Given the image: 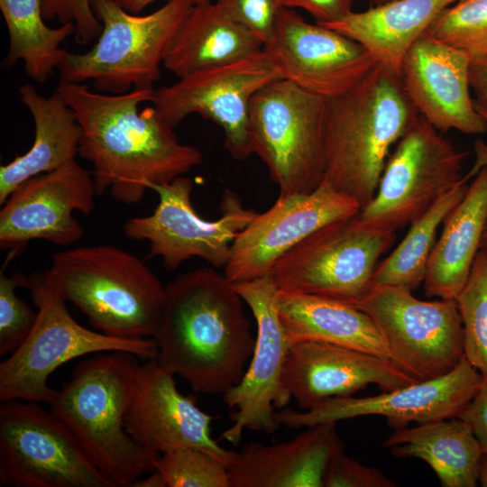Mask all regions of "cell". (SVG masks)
<instances>
[{
	"label": "cell",
	"mask_w": 487,
	"mask_h": 487,
	"mask_svg": "<svg viewBox=\"0 0 487 487\" xmlns=\"http://www.w3.org/2000/svg\"><path fill=\"white\" fill-rule=\"evenodd\" d=\"M154 90L107 94L60 81L55 92L80 125L78 154L93 166L96 194L108 191L117 202L135 204L153 185L169 183L201 163V152L179 142L153 106L139 111Z\"/></svg>",
	"instance_id": "obj_1"
},
{
	"label": "cell",
	"mask_w": 487,
	"mask_h": 487,
	"mask_svg": "<svg viewBox=\"0 0 487 487\" xmlns=\"http://www.w3.org/2000/svg\"><path fill=\"white\" fill-rule=\"evenodd\" d=\"M243 303L234 283L212 267L176 276L164 286L152 337L158 363L197 392L224 394L239 383L255 344Z\"/></svg>",
	"instance_id": "obj_2"
},
{
	"label": "cell",
	"mask_w": 487,
	"mask_h": 487,
	"mask_svg": "<svg viewBox=\"0 0 487 487\" xmlns=\"http://www.w3.org/2000/svg\"><path fill=\"white\" fill-rule=\"evenodd\" d=\"M418 115L400 75L376 64L351 89L326 99L322 181L363 209L376 194L391 148Z\"/></svg>",
	"instance_id": "obj_3"
},
{
	"label": "cell",
	"mask_w": 487,
	"mask_h": 487,
	"mask_svg": "<svg viewBox=\"0 0 487 487\" xmlns=\"http://www.w3.org/2000/svg\"><path fill=\"white\" fill-rule=\"evenodd\" d=\"M138 359L124 351L94 354L75 365L48 404L113 487H132L161 456L137 445L124 426Z\"/></svg>",
	"instance_id": "obj_4"
},
{
	"label": "cell",
	"mask_w": 487,
	"mask_h": 487,
	"mask_svg": "<svg viewBox=\"0 0 487 487\" xmlns=\"http://www.w3.org/2000/svg\"><path fill=\"white\" fill-rule=\"evenodd\" d=\"M44 272L97 331L125 339L156 334L164 286L135 255L110 244L77 247L55 253Z\"/></svg>",
	"instance_id": "obj_5"
},
{
	"label": "cell",
	"mask_w": 487,
	"mask_h": 487,
	"mask_svg": "<svg viewBox=\"0 0 487 487\" xmlns=\"http://www.w3.org/2000/svg\"><path fill=\"white\" fill-rule=\"evenodd\" d=\"M91 6L103 24L102 32L88 51L66 52L58 68L60 81L92 80L95 90L110 94L153 88L168 49L194 6L192 1L168 0L142 16L115 0H91Z\"/></svg>",
	"instance_id": "obj_6"
},
{
	"label": "cell",
	"mask_w": 487,
	"mask_h": 487,
	"mask_svg": "<svg viewBox=\"0 0 487 487\" xmlns=\"http://www.w3.org/2000/svg\"><path fill=\"white\" fill-rule=\"evenodd\" d=\"M37 308L35 324L20 346L0 363V401L49 404L56 390L49 377L63 363L100 352L124 351L146 361L157 359L152 337L125 339L90 330L78 323L45 272H32L25 287Z\"/></svg>",
	"instance_id": "obj_7"
},
{
	"label": "cell",
	"mask_w": 487,
	"mask_h": 487,
	"mask_svg": "<svg viewBox=\"0 0 487 487\" xmlns=\"http://www.w3.org/2000/svg\"><path fill=\"white\" fill-rule=\"evenodd\" d=\"M326 99L280 78L250 103L253 154L265 163L280 194L310 193L324 178Z\"/></svg>",
	"instance_id": "obj_8"
},
{
	"label": "cell",
	"mask_w": 487,
	"mask_h": 487,
	"mask_svg": "<svg viewBox=\"0 0 487 487\" xmlns=\"http://www.w3.org/2000/svg\"><path fill=\"white\" fill-rule=\"evenodd\" d=\"M353 306L371 317L391 360L418 381L448 373L464 357L455 299L425 301L406 288L372 281Z\"/></svg>",
	"instance_id": "obj_9"
},
{
	"label": "cell",
	"mask_w": 487,
	"mask_h": 487,
	"mask_svg": "<svg viewBox=\"0 0 487 487\" xmlns=\"http://www.w3.org/2000/svg\"><path fill=\"white\" fill-rule=\"evenodd\" d=\"M466 156L419 115L390 153L374 198L355 217L391 232L411 225L463 179Z\"/></svg>",
	"instance_id": "obj_10"
},
{
	"label": "cell",
	"mask_w": 487,
	"mask_h": 487,
	"mask_svg": "<svg viewBox=\"0 0 487 487\" xmlns=\"http://www.w3.org/2000/svg\"><path fill=\"white\" fill-rule=\"evenodd\" d=\"M395 232L362 225L355 215L313 232L285 253L271 275L280 290L338 299L354 305L368 290L379 258Z\"/></svg>",
	"instance_id": "obj_11"
},
{
	"label": "cell",
	"mask_w": 487,
	"mask_h": 487,
	"mask_svg": "<svg viewBox=\"0 0 487 487\" xmlns=\"http://www.w3.org/2000/svg\"><path fill=\"white\" fill-rule=\"evenodd\" d=\"M1 487H113L70 430L39 402L0 405Z\"/></svg>",
	"instance_id": "obj_12"
},
{
	"label": "cell",
	"mask_w": 487,
	"mask_h": 487,
	"mask_svg": "<svg viewBox=\"0 0 487 487\" xmlns=\"http://www.w3.org/2000/svg\"><path fill=\"white\" fill-rule=\"evenodd\" d=\"M159 196L154 211L128 219L124 233L133 240L150 244V256H158L168 270L198 257L214 267H225L231 245L237 234L256 216L244 207L238 196L226 190L221 202V216L206 220L191 202L193 182L180 176L172 181L151 188Z\"/></svg>",
	"instance_id": "obj_13"
},
{
	"label": "cell",
	"mask_w": 487,
	"mask_h": 487,
	"mask_svg": "<svg viewBox=\"0 0 487 487\" xmlns=\"http://www.w3.org/2000/svg\"><path fill=\"white\" fill-rule=\"evenodd\" d=\"M154 90L151 103L159 116L174 127L191 114L218 124L233 159L246 160L252 152L249 109L253 95L282 78L268 55L259 54L221 66L197 70Z\"/></svg>",
	"instance_id": "obj_14"
},
{
	"label": "cell",
	"mask_w": 487,
	"mask_h": 487,
	"mask_svg": "<svg viewBox=\"0 0 487 487\" xmlns=\"http://www.w3.org/2000/svg\"><path fill=\"white\" fill-rule=\"evenodd\" d=\"M234 285L257 325L250 363L239 383L223 394L227 408L235 412L231 417L233 425L220 439L237 445L245 429L272 434L280 427L275 409L286 406L291 399L282 383L291 344L279 316L280 289L271 273Z\"/></svg>",
	"instance_id": "obj_15"
},
{
	"label": "cell",
	"mask_w": 487,
	"mask_h": 487,
	"mask_svg": "<svg viewBox=\"0 0 487 487\" xmlns=\"http://www.w3.org/2000/svg\"><path fill=\"white\" fill-rule=\"evenodd\" d=\"M483 375L465 358L448 373L362 398L334 397L317 406L297 411L275 413L280 426L289 428L312 427L363 416H381L393 427L423 424L459 417L480 389Z\"/></svg>",
	"instance_id": "obj_16"
},
{
	"label": "cell",
	"mask_w": 487,
	"mask_h": 487,
	"mask_svg": "<svg viewBox=\"0 0 487 487\" xmlns=\"http://www.w3.org/2000/svg\"><path fill=\"white\" fill-rule=\"evenodd\" d=\"M263 51L282 78L324 99L345 93L377 64L361 43L309 23L287 7L280 10Z\"/></svg>",
	"instance_id": "obj_17"
},
{
	"label": "cell",
	"mask_w": 487,
	"mask_h": 487,
	"mask_svg": "<svg viewBox=\"0 0 487 487\" xmlns=\"http://www.w3.org/2000/svg\"><path fill=\"white\" fill-rule=\"evenodd\" d=\"M360 209L354 198L325 181L310 193L280 194L268 210L257 214L237 234L224 273L233 283L267 275L285 253L313 232L353 216Z\"/></svg>",
	"instance_id": "obj_18"
},
{
	"label": "cell",
	"mask_w": 487,
	"mask_h": 487,
	"mask_svg": "<svg viewBox=\"0 0 487 487\" xmlns=\"http://www.w3.org/2000/svg\"><path fill=\"white\" fill-rule=\"evenodd\" d=\"M96 195L91 173L76 160L27 179L1 205V248L18 254L32 240L60 246L79 241L84 229L73 213L89 215Z\"/></svg>",
	"instance_id": "obj_19"
},
{
	"label": "cell",
	"mask_w": 487,
	"mask_h": 487,
	"mask_svg": "<svg viewBox=\"0 0 487 487\" xmlns=\"http://www.w3.org/2000/svg\"><path fill=\"white\" fill-rule=\"evenodd\" d=\"M174 376L156 359L140 365L124 419L127 433L150 452L162 455L176 448L196 447L228 467L237 453L212 438L210 426L215 417L197 405L195 396L180 393Z\"/></svg>",
	"instance_id": "obj_20"
},
{
	"label": "cell",
	"mask_w": 487,
	"mask_h": 487,
	"mask_svg": "<svg viewBox=\"0 0 487 487\" xmlns=\"http://www.w3.org/2000/svg\"><path fill=\"white\" fill-rule=\"evenodd\" d=\"M416 381L389 359L314 340L290 345L282 373L286 391L302 409L353 396L370 384L389 391Z\"/></svg>",
	"instance_id": "obj_21"
},
{
	"label": "cell",
	"mask_w": 487,
	"mask_h": 487,
	"mask_svg": "<svg viewBox=\"0 0 487 487\" xmlns=\"http://www.w3.org/2000/svg\"><path fill=\"white\" fill-rule=\"evenodd\" d=\"M471 57L426 32L406 53L400 77L420 115L439 131L465 134L487 131V121L476 111L468 78Z\"/></svg>",
	"instance_id": "obj_22"
},
{
	"label": "cell",
	"mask_w": 487,
	"mask_h": 487,
	"mask_svg": "<svg viewBox=\"0 0 487 487\" xmlns=\"http://www.w3.org/2000/svg\"><path fill=\"white\" fill-rule=\"evenodd\" d=\"M344 450L336 422L308 427L276 444L254 442L228 466L231 487H324L329 465Z\"/></svg>",
	"instance_id": "obj_23"
},
{
	"label": "cell",
	"mask_w": 487,
	"mask_h": 487,
	"mask_svg": "<svg viewBox=\"0 0 487 487\" xmlns=\"http://www.w3.org/2000/svg\"><path fill=\"white\" fill-rule=\"evenodd\" d=\"M34 122V140L23 155L0 167V205L27 179L58 170L78 154L81 128L73 110L54 92L46 97L30 84L19 88Z\"/></svg>",
	"instance_id": "obj_24"
},
{
	"label": "cell",
	"mask_w": 487,
	"mask_h": 487,
	"mask_svg": "<svg viewBox=\"0 0 487 487\" xmlns=\"http://www.w3.org/2000/svg\"><path fill=\"white\" fill-rule=\"evenodd\" d=\"M487 218V164L443 221L429 257L424 291L427 297L455 299L471 272Z\"/></svg>",
	"instance_id": "obj_25"
},
{
	"label": "cell",
	"mask_w": 487,
	"mask_h": 487,
	"mask_svg": "<svg viewBox=\"0 0 487 487\" xmlns=\"http://www.w3.org/2000/svg\"><path fill=\"white\" fill-rule=\"evenodd\" d=\"M262 51V42L211 1L192 7L177 31L162 64L182 78Z\"/></svg>",
	"instance_id": "obj_26"
},
{
	"label": "cell",
	"mask_w": 487,
	"mask_h": 487,
	"mask_svg": "<svg viewBox=\"0 0 487 487\" xmlns=\"http://www.w3.org/2000/svg\"><path fill=\"white\" fill-rule=\"evenodd\" d=\"M277 308L290 344L321 341L391 360L385 342L371 317L348 303L280 290Z\"/></svg>",
	"instance_id": "obj_27"
},
{
	"label": "cell",
	"mask_w": 487,
	"mask_h": 487,
	"mask_svg": "<svg viewBox=\"0 0 487 487\" xmlns=\"http://www.w3.org/2000/svg\"><path fill=\"white\" fill-rule=\"evenodd\" d=\"M458 0H391L322 24L361 43L377 64L400 75L402 60L434 18Z\"/></svg>",
	"instance_id": "obj_28"
},
{
	"label": "cell",
	"mask_w": 487,
	"mask_h": 487,
	"mask_svg": "<svg viewBox=\"0 0 487 487\" xmlns=\"http://www.w3.org/2000/svg\"><path fill=\"white\" fill-rule=\"evenodd\" d=\"M383 446L398 458L425 461L443 487H475L482 455L469 425L459 417L394 428Z\"/></svg>",
	"instance_id": "obj_29"
},
{
	"label": "cell",
	"mask_w": 487,
	"mask_h": 487,
	"mask_svg": "<svg viewBox=\"0 0 487 487\" xmlns=\"http://www.w3.org/2000/svg\"><path fill=\"white\" fill-rule=\"evenodd\" d=\"M479 151L472 170L410 225L394 251L376 266L373 282L403 287L411 291L424 282L437 228L464 198L468 188L467 180L487 164V150L481 148Z\"/></svg>",
	"instance_id": "obj_30"
},
{
	"label": "cell",
	"mask_w": 487,
	"mask_h": 487,
	"mask_svg": "<svg viewBox=\"0 0 487 487\" xmlns=\"http://www.w3.org/2000/svg\"><path fill=\"white\" fill-rule=\"evenodd\" d=\"M0 9L9 34V46L3 65L23 62L26 75L45 82L58 69L67 51L60 44L75 33L72 23L51 28L44 23L41 0H0Z\"/></svg>",
	"instance_id": "obj_31"
},
{
	"label": "cell",
	"mask_w": 487,
	"mask_h": 487,
	"mask_svg": "<svg viewBox=\"0 0 487 487\" xmlns=\"http://www.w3.org/2000/svg\"><path fill=\"white\" fill-rule=\"evenodd\" d=\"M455 300L464 327V356L487 376V251L478 252Z\"/></svg>",
	"instance_id": "obj_32"
},
{
	"label": "cell",
	"mask_w": 487,
	"mask_h": 487,
	"mask_svg": "<svg viewBox=\"0 0 487 487\" xmlns=\"http://www.w3.org/2000/svg\"><path fill=\"white\" fill-rule=\"evenodd\" d=\"M426 33L471 58L487 54V0H458L443 9Z\"/></svg>",
	"instance_id": "obj_33"
},
{
	"label": "cell",
	"mask_w": 487,
	"mask_h": 487,
	"mask_svg": "<svg viewBox=\"0 0 487 487\" xmlns=\"http://www.w3.org/2000/svg\"><path fill=\"white\" fill-rule=\"evenodd\" d=\"M156 469L168 487H231L227 465L196 447L176 448L161 455Z\"/></svg>",
	"instance_id": "obj_34"
},
{
	"label": "cell",
	"mask_w": 487,
	"mask_h": 487,
	"mask_svg": "<svg viewBox=\"0 0 487 487\" xmlns=\"http://www.w3.org/2000/svg\"><path fill=\"white\" fill-rule=\"evenodd\" d=\"M15 255L9 252L0 272V356L11 354L20 346L37 318V311L15 293L17 288L25 287L27 277L20 273L5 274L7 262Z\"/></svg>",
	"instance_id": "obj_35"
},
{
	"label": "cell",
	"mask_w": 487,
	"mask_h": 487,
	"mask_svg": "<svg viewBox=\"0 0 487 487\" xmlns=\"http://www.w3.org/2000/svg\"><path fill=\"white\" fill-rule=\"evenodd\" d=\"M235 22L249 30L264 45L283 8L281 0H216Z\"/></svg>",
	"instance_id": "obj_36"
},
{
	"label": "cell",
	"mask_w": 487,
	"mask_h": 487,
	"mask_svg": "<svg viewBox=\"0 0 487 487\" xmlns=\"http://www.w3.org/2000/svg\"><path fill=\"white\" fill-rule=\"evenodd\" d=\"M45 20L56 19L61 24L75 25V41L88 44L102 32L103 24L96 16L91 0H41Z\"/></svg>",
	"instance_id": "obj_37"
},
{
	"label": "cell",
	"mask_w": 487,
	"mask_h": 487,
	"mask_svg": "<svg viewBox=\"0 0 487 487\" xmlns=\"http://www.w3.org/2000/svg\"><path fill=\"white\" fill-rule=\"evenodd\" d=\"M381 470L361 464L343 453L332 461L324 487H395Z\"/></svg>",
	"instance_id": "obj_38"
},
{
	"label": "cell",
	"mask_w": 487,
	"mask_h": 487,
	"mask_svg": "<svg viewBox=\"0 0 487 487\" xmlns=\"http://www.w3.org/2000/svg\"><path fill=\"white\" fill-rule=\"evenodd\" d=\"M354 0H281L283 7L301 8L308 12L317 23L337 21L351 12Z\"/></svg>",
	"instance_id": "obj_39"
},
{
	"label": "cell",
	"mask_w": 487,
	"mask_h": 487,
	"mask_svg": "<svg viewBox=\"0 0 487 487\" xmlns=\"http://www.w3.org/2000/svg\"><path fill=\"white\" fill-rule=\"evenodd\" d=\"M459 418L469 425L482 454L487 455V376Z\"/></svg>",
	"instance_id": "obj_40"
},
{
	"label": "cell",
	"mask_w": 487,
	"mask_h": 487,
	"mask_svg": "<svg viewBox=\"0 0 487 487\" xmlns=\"http://www.w3.org/2000/svg\"><path fill=\"white\" fill-rule=\"evenodd\" d=\"M468 78L475 109L487 121V54L471 59Z\"/></svg>",
	"instance_id": "obj_41"
},
{
	"label": "cell",
	"mask_w": 487,
	"mask_h": 487,
	"mask_svg": "<svg viewBox=\"0 0 487 487\" xmlns=\"http://www.w3.org/2000/svg\"><path fill=\"white\" fill-rule=\"evenodd\" d=\"M132 487H168V485L161 472L155 469L139 478Z\"/></svg>",
	"instance_id": "obj_42"
},
{
	"label": "cell",
	"mask_w": 487,
	"mask_h": 487,
	"mask_svg": "<svg viewBox=\"0 0 487 487\" xmlns=\"http://www.w3.org/2000/svg\"><path fill=\"white\" fill-rule=\"evenodd\" d=\"M124 9L132 13L138 14L145 7L152 4L157 0H115ZM193 5H198L203 3L211 2L212 0H191Z\"/></svg>",
	"instance_id": "obj_43"
},
{
	"label": "cell",
	"mask_w": 487,
	"mask_h": 487,
	"mask_svg": "<svg viewBox=\"0 0 487 487\" xmlns=\"http://www.w3.org/2000/svg\"><path fill=\"white\" fill-rule=\"evenodd\" d=\"M478 482L487 487V455L482 454L478 465Z\"/></svg>",
	"instance_id": "obj_44"
},
{
	"label": "cell",
	"mask_w": 487,
	"mask_h": 487,
	"mask_svg": "<svg viewBox=\"0 0 487 487\" xmlns=\"http://www.w3.org/2000/svg\"><path fill=\"white\" fill-rule=\"evenodd\" d=\"M480 250L487 251V218H486L483 234H482V241L480 244Z\"/></svg>",
	"instance_id": "obj_45"
},
{
	"label": "cell",
	"mask_w": 487,
	"mask_h": 487,
	"mask_svg": "<svg viewBox=\"0 0 487 487\" xmlns=\"http://www.w3.org/2000/svg\"><path fill=\"white\" fill-rule=\"evenodd\" d=\"M369 3H371L372 5V6H375V5H382L384 3H387V2H390L391 0H367Z\"/></svg>",
	"instance_id": "obj_46"
}]
</instances>
